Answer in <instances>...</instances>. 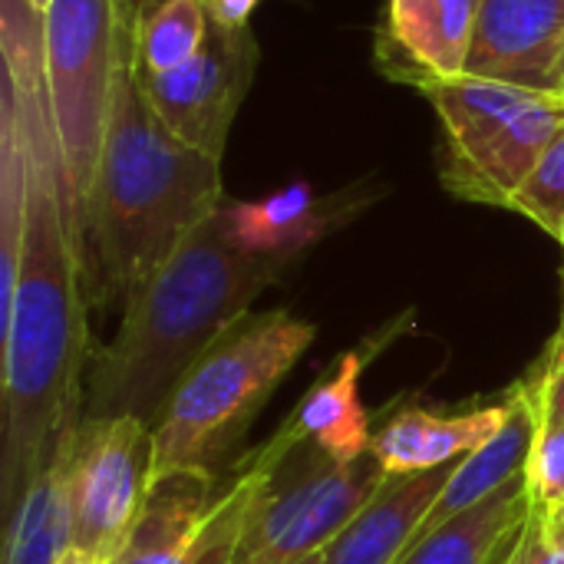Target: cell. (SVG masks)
Here are the masks:
<instances>
[{"label": "cell", "mask_w": 564, "mask_h": 564, "mask_svg": "<svg viewBox=\"0 0 564 564\" xmlns=\"http://www.w3.org/2000/svg\"><path fill=\"white\" fill-rule=\"evenodd\" d=\"M17 119L26 145V218L17 284L0 307L3 516L86 416L93 304L86 241L69 205L46 93H17Z\"/></svg>", "instance_id": "6da1fadb"}, {"label": "cell", "mask_w": 564, "mask_h": 564, "mask_svg": "<svg viewBox=\"0 0 564 564\" xmlns=\"http://www.w3.org/2000/svg\"><path fill=\"white\" fill-rule=\"evenodd\" d=\"M288 264L235 241L218 208L129 294L116 337L93 357L86 416L155 423L185 370L271 288Z\"/></svg>", "instance_id": "7a4b0ae2"}, {"label": "cell", "mask_w": 564, "mask_h": 564, "mask_svg": "<svg viewBox=\"0 0 564 564\" xmlns=\"http://www.w3.org/2000/svg\"><path fill=\"white\" fill-rule=\"evenodd\" d=\"M221 205V162L182 142L152 112L132 59L112 96L83 212L93 304H126Z\"/></svg>", "instance_id": "3957f363"}, {"label": "cell", "mask_w": 564, "mask_h": 564, "mask_svg": "<svg viewBox=\"0 0 564 564\" xmlns=\"http://www.w3.org/2000/svg\"><path fill=\"white\" fill-rule=\"evenodd\" d=\"M317 327L284 307L231 324L175 383L152 423V479L215 476L241 446L264 403L311 350Z\"/></svg>", "instance_id": "277c9868"}, {"label": "cell", "mask_w": 564, "mask_h": 564, "mask_svg": "<svg viewBox=\"0 0 564 564\" xmlns=\"http://www.w3.org/2000/svg\"><path fill=\"white\" fill-rule=\"evenodd\" d=\"M139 0H50L46 99L69 205L83 228L119 76L135 59Z\"/></svg>", "instance_id": "5b68a950"}, {"label": "cell", "mask_w": 564, "mask_h": 564, "mask_svg": "<svg viewBox=\"0 0 564 564\" xmlns=\"http://www.w3.org/2000/svg\"><path fill=\"white\" fill-rule=\"evenodd\" d=\"M443 126V185L463 202L509 208L564 129L558 96L456 76L420 89Z\"/></svg>", "instance_id": "8992f818"}, {"label": "cell", "mask_w": 564, "mask_h": 564, "mask_svg": "<svg viewBox=\"0 0 564 564\" xmlns=\"http://www.w3.org/2000/svg\"><path fill=\"white\" fill-rule=\"evenodd\" d=\"M297 446L254 492L235 564H297L324 552L377 496L387 469L373 453L334 463L317 446Z\"/></svg>", "instance_id": "52a82bcc"}, {"label": "cell", "mask_w": 564, "mask_h": 564, "mask_svg": "<svg viewBox=\"0 0 564 564\" xmlns=\"http://www.w3.org/2000/svg\"><path fill=\"white\" fill-rule=\"evenodd\" d=\"M73 549L109 564L152 486V426L135 416L83 420L66 440Z\"/></svg>", "instance_id": "ba28073f"}, {"label": "cell", "mask_w": 564, "mask_h": 564, "mask_svg": "<svg viewBox=\"0 0 564 564\" xmlns=\"http://www.w3.org/2000/svg\"><path fill=\"white\" fill-rule=\"evenodd\" d=\"M258 63L261 50L251 26H221L208 20V33L192 59L155 76L135 69V76L152 112L182 142L221 162Z\"/></svg>", "instance_id": "9c48e42d"}, {"label": "cell", "mask_w": 564, "mask_h": 564, "mask_svg": "<svg viewBox=\"0 0 564 564\" xmlns=\"http://www.w3.org/2000/svg\"><path fill=\"white\" fill-rule=\"evenodd\" d=\"M564 59V0H479L463 76L555 96Z\"/></svg>", "instance_id": "30bf717a"}, {"label": "cell", "mask_w": 564, "mask_h": 564, "mask_svg": "<svg viewBox=\"0 0 564 564\" xmlns=\"http://www.w3.org/2000/svg\"><path fill=\"white\" fill-rule=\"evenodd\" d=\"M479 0H387L377 30L380 69L416 89L466 73Z\"/></svg>", "instance_id": "8fae6325"}, {"label": "cell", "mask_w": 564, "mask_h": 564, "mask_svg": "<svg viewBox=\"0 0 564 564\" xmlns=\"http://www.w3.org/2000/svg\"><path fill=\"white\" fill-rule=\"evenodd\" d=\"M512 416V393L499 403L476 406L469 413L440 416L420 406L400 410L387 420L380 433H373L370 453L380 459L387 476L433 473L463 463L469 453L482 449Z\"/></svg>", "instance_id": "7c38bea8"}, {"label": "cell", "mask_w": 564, "mask_h": 564, "mask_svg": "<svg viewBox=\"0 0 564 564\" xmlns=\"http://www.w3.org/2000/svg\"><path fill=\"white\" fill-rule=\"evenodd\" d=\"M456 466L387 476L377 496L321 552V564H400Z\"/></svg>", "instance_id": "4fadbf2b"}, {"label": "cell", "mask_w": 564, "mask_h": 564, "mask_svg": "<svg viewBox=\"0 0 564 564\" xmlns=\"http://www.w3.org/2000/svg\"><path fill=\"white\" fill-rule=\"evenodd\" d=\"M509 393H512L509 423L482 449H476L463 463H456V469L446 479L440 499L433 502L416 542L430 539L433 532H440L453 519H459L469 509H476L479 502L492 499L499 489H506L509 482H516L525 473L535 436H539V406H535V397H532L525 380H519Z\"/></svg>", "instance_id": "5bb4252c"}, {"label": "cell", "mask_w": 564, "mask_h": 564, "mask_svg": "<svg viewBox=\"0 0 564 564\" xmlns=\"http://www.w3.org/2000/svg\"><path fill=\"white\" fill-rule=\"evenodd\" d=\"M367 354L347 350L334 370L314 383L297 403L294 416L271 440L278 449L294 453L297 446H317L334 463H354L370 453V413L360 400V373Z\"/></svg>", "instance_id": "9a60e30c"}, {"label": "cell", "mask_w": 564, "mask_h": 564, "mask_svg": "<svg viewBox=\"0 0 564 564\" xmlns=\"http://www.w3.org/2000/svg\"><path fill=\"white\" fill-rule=\"evenodd\" d=\"M215 476L169 473L152 479L145 506L109 564H188L215 509Z\"/></svg>", "instance_id": "2e32d148"}, {"label": "cell", "mask_w": 564, "mask_h": 564, "mask_svg": "<svg viewBox=\"0 0 564 564\" xmlns=\"http://www.w3.org/2000/svg\"><path fill=\"white\" fill-rule=\"evenodd\" d=\"M529 512L532 499L522 473L492 499L479 502L476 509L453 519L430 539L416 542L400 564H496Z\"/></svg>", "instance_id": "e0dca14e"}, {"label": "cell", "mask_w": 564, "mask_h": 564, "mask_svg": "<svg viewBox=\"0 0 564 564\" xmlns=\"http://www.w3.org/2000/svg\"><path fill=\"white\" fill-rule=\"evenodd\" d=\"M73 549V506L66 476V443L56 459L20 492L7 516L3 564H59Z\"/></svg>", "instance_id": "ac0fdd59"}, {"label": "cell", "mask_w": 564, "mask_h": 564, "mask_svg": "<svg viewBox=\"0 0 564 564\" xmlns=\"http://www.w3.org/2000/svg\"><path fill=\"white\" fill-rule=\"evenodd\" d=\"M228 231L235 241L261 258L291 264L307 245H314L330 225L334 215L307 188H284L264 202L221 205Z\"/></svg>", "instance_id": "d6986e66"}, {"label": "cell", "mask_w": 564, "mask_h": 564, "mask_svg": "<svg viewBox=\"0 0 564 564\" xmlns=\"http://www.w3.org/2000/svg\"><path fill=\"white\" fill-rule=\"evenodd\" d=\"M208 33V13L198 0H139L135 69L142 76L169 73L192 59Z\"/></svg>", "instance_id": "ffe728a7"}, {"label": "cell", "mask_w": 564, "mask_h": 564, "mask_svg": "<svg viewBox=\"0 0 564 564\" xmlns=\"http://www.w3.org/2000/svg\"><path fill=\"white\" fill-rule=\"evenodd\" d=\"M278 463L258 449L231 479V486L218 496L195 549H192V558L188 564H235L238 555V545H241V532H245V519H248V509L254 502V492L258 486L264 482V476L274 469Z\"/></svg>", "instance_id": "44dd1931"}, {"label": "cell", "mask_w": 564, "mask_h": 564, "mask_svg": "<svg viewBox=\"0 0 564 564\" xmlns=\"http://www.w3.org/2000/svg\"><path fill=\"white\" fill-rule=\"evenodd\" d=\"M0 53L17 93H46V10L33 0H0Z\"/></svg>", "instance_id": "7402d4cb"}, {"label": "cell", "mask_w": 564, "mask_h": 564, "mask_svg": "<svg viewBox=\"0 0 564 564\" xmlns=\"http://www.w3.org/2000/svg\"><path fill=\"white\" fill-rule=\"evenodd\" d=\"M509 212L525 215L542 231L558 238L564 225V129L552 139V145L545 149L525 185L516 192Z\"/></svg>", "instance_id": "603a6c76"}, {"label": "cell", "mask_w": 564, "mask_h": 564, "mask_svg": "<svg viewBox=\"0 0 564 564\" xmlns=\"http://www.w3.org/2000/svg\"><path fill=\"white\" fill-rule=\"evenodd\" d=\"M525 486L535 509H552L564 499V420L539 413V436L525 466Z\"/></svg>", "instance_id": "cb8c5ba5"}, {"label": "cell", "mask_w": 564, "mask_h": 564, "mask_svg": "<svg viewBox=\"0 0 564 564\" xmlns=\"http://www.w3.org/2000/svg\"><path fill=\"white\" fill-rule=\"evenodd\" d=\"M532 397H535V406L539 413H549V416H562L564 420V314L562 327L545 354V360L525 377Z\"/></svg>", "instance_id": "d4e9b609"}, {"label": "cell", "mask_w": 564, "mask_h": 564, "mask_svg": "<svg viewBox=\"0 0 564 564\" xmlns=\"http://www.w3.org/2000/svg\"><path fill=\"white\" fill-rule=\"evenodd\" d=\"M496 564H564V549H558L549 539V532L542 525V516L532 509L525 516V522L519 525V532L502 549Z\"/></svg>", "instance_id": "484cf974"}, {"label": "cell", "mask_w": 564, "mask_h": 564, "mask_svg": "<svg viewBox=\"0 0 564 564\" xmlns=\"http://www.w3.org/2000/svg\"><path fill=\"white\" fill-rule=\"evenodd\" d=\"M208 13L212 23H221V26H248L251 13L258 10L261 0H198Z\"/></svg>", "instance_id": "4316f807"}, {"label": "cell", "mask_w": 564, "mask_h": 564, "mask_svg": "<svg viewBox=\"0 0 564 564\" xmlns=\"http://www.w3.org/2000/svg\"><path fill=\"white\" fill-rule=\"evenodd\" d=\"M535 509V506H532ZM539 516H542V525H545V532H549V539L564 549V499L558 506H552V509H535Z\"/></svg>", "instance_id": "83f0119b"}, {"label": "cell", "mask_w": 564, "mask_h": 564, "mask_svg": "<svg viewBox=\"0 0 564 564\" xmlns=\"http://www.w3.org/2000/svg\"><path fill=\"white\" fill-rule=\"evenodd\" d=\"M59 564H99V562H93V558H89L86 552H79V549H69V552H66V558H63Z\"/></svg>", "instance_id": "f1b7e54d"}, {"label": "cell", "mask_w": 564, "mask_h": 564, "mask_svg": "<svg viewBox=\"0 0 564 564\" xmlns=\"http://www.w3.org/2000/svg\"><path fill=\"white\" fill-rule=\"evenodd\" d=\"M555 96L564 102V59H562V69H558V83H555Z\"/></svg>", "instance_id": "f546056e"}, {"label": "cell", "mask_w": 564, "mask_h": 564, "mask_svg": "<svg viewBox=\"0 0 564 564\" xmlns=\"http://www.w3.org/2000/svg\"><path fill=\"white\" fill-rule=\"evenodd\" d=\"M297 564H321V552H317V555H311V558H304V562H297Z\"/></svg>", "instance_id": "4dcf8cb0"}, {"label": "cell", "mask_w": 564, "mask_h": 564, "mask_svg": "<svg viewBox=\"0 0 564 564\" xmlns=\"http://www.w3.org/2000/svg\"><path fill=\"white\" fill-rule=\"evenodd\" d=\"M33 3H36L40 10H46V7H50V0H33Z\"/></svg>", "instance_id": "1f68e13d"}, {"label": "cell", "mask_w": 564, "mask_h": 564, "mask_svg": "<svg viewBox=\"0 0 564 564\" xmlns=\"http://www.w3.org/2000/svg\"><path fill=\"white\" fill-rule=\"evenodd\" d=\"M558 245L564 248V225H562V231H558Z\"/></svg>", "instance_id": "d6a6232c"}]
</instances>
